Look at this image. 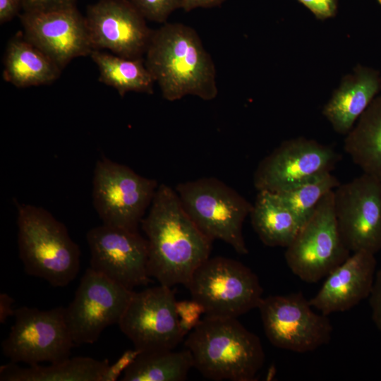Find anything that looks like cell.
<instances>
[{"label":"cell","instance_id":"1","mask_svg":"<svg viewBox=\"0 0 381 381\" xmlns=\"http://www.w3.org/2000/svg\"><path fill=\"white\" fill-rule=\"evenodd\" d=\"M140 226L148 246V273L159 284L186 286L210 258L213 241L196 226L168 185L159 184Z\"/></svg>","mask_w":381,"mask_h":381},{"label":"cell","instance_id":"2","mask_svg":"<svg viewBox=\"0 0 381 381\" xmlns=\"http://www.w3.org/2000/svg\"><path fill=\"white\" fill-rule=\"evenodd\" d=\"M145 55V65L166 100L193 95L208 101L217 96L214 63L192 27L164 23L153 31Z\"/></svg>","mask_w":381,"mask_h":381},{"label":"cell","instance_id":"3","mask_svg":"<svg viewBox=\"0 0 381 381\" xmlns=\"http://www.w3.org/2000/svg\"><path fill=\"white\" fill-rule=\"evenodd\" d=\"M185 346L193 368L213 380L253 381L265 362L260 338L236 318L205 315Z\"/></svg>","mask_w":381,"mask_h":381},{"label":"cell","instance_id":"4","mask_svg":"<svg viewBox=\"0 0 381 381\" xmlns=\"http://www.w3.org/2000/svg\"><path fill=\"white\" fill-rule=\"evenodd\" d=\"M18 246L25 272L54 287L77 277L80 250L66 226L43 207L16 202Z\"/></svg>","mask_w":381,"mask_h":381},{"label":"cell","instance_id":"5","mask_svg":"<svg viewBox=\"0 0 381 381\" xmlns=\"http://www.w3.org/2000/svg\"><path fill=\"white\" fill-rule=\"evenodd\" d=\"M175 190L186 213L205 236L225 242L240 255L248 253L243 225L253 204L247 199L214 177L180 183Z\"/></svg>","mask_w":381,"mask_h":381},{"label":"cell","instance_id":"6","mask_svg":"<svg viewBox=\"0 0 381 381\" xmlns=\"http://www.w3.org/2000/svg\"><path fill=\"white\" fill-rule=\"evenodd\" d=\"M192 298L204 307L205 315L236 318L258 308L263 289L258 277L234 259L209 258L186 286Z\"/></svg>","mask_w":381,"mask_h":381},{"label":"cell","instance_id":"7","mask_svg":"<svg viewBox=\"0 0 381 381\" xmlns=\"http://www.w3.org/2000/svg\"><path fill=\"white\" fill-rule=\"evenodd\" d=\"M158 186L156 180L103 156L94 169L92 203L102 224L138 230Z\"/></svg>","mask_w":381,"mask_h":381},{"label":"cell","instance_id":"8","mask_svg":"<svg viewBox=\"0 0 381 381\" xmlns=\"http://www.w3.org/2000/svg\"><path fill=\"white\" fill-rule=\"evenodd\" d=\"M351 253L337 226L332 190L322 198L286 248L284 258L294 275L311 284L326 277Z\"/></svg>","mask_w":381,"mask_h":381},{"label":"cell","instance_id":"9","mask_svg":"<svg viewBox=\"0 0 381 381\" xmlns=\"http://www.w3.org/2000/svg\"><path fill=\"white\" fill-rule=\"evenodd\" d=\"M15 321L1 342L5 357L29 365L55 363L71 356L75 345L68 329L65 307L49 310L22 306L15 309Z\"/></svg>","mask_w":381,"mask_h":381},{"label":"cell","instance_id":"10","mask_svg":"<svg viewBox=\"0 0 381 381\" xmlns=\"http://www.w3.org/2000/svg\"><path fill=\"white\" fill-rule=\"evenodd\" d=\"M258 308L265 334L275 347L306 353L332 339L333 327L328 315L315 312L301 292L263 297Z\"/></svg>","mask_w":381,"mask_h":381},{"label":"cell","instance_id":"11","mask_svg":"<svg viewBox=\"0 0 381 381\" xmlns=\"http://www.w3.org/2000/svg\"><path fill=\"white\" fill-rule=\"evenodd\" d=\"M133 292L88 267L65 308L74 344H94L107 327L119 324Z\"/></svg>","mask_w":381,"mask_h":381},{"label":"cell","instance_id":"12","mask_svg":"<svg viewBox=\"0 0 381 381\" xmlns=\"http://www.w3.org/2000/svg\"><path fill=\"white\" fill-rule=\"evenodd\" d=\"M334 209L341 238L351 252L381 250V180L363 173L334 190Z\"/></svg>","mask_w":381,"mask_h":381},{"label":"cell","instance_id":"13","mask_svg":"<svg viewBox=\"0 0 381 381\" xmlns=\"http://www.w3.org/2000/svg\"><path fill=\"white\" fill-rule=\"evenodd\" d=\"M341 155L332 147L303 137L283 141L258 164L253 174L258 191L282 192L330 173Z\"/></svg>","mask_w":381,"mask_h":381},{"label":"cell","instance_id":"14","mask_svg":"<svg viewBox=\"0 0 381 381\" xmlns=\"http://www.w3.org/2000/svg\"><path fill=\"white\" fill-rule=\"evenodd\" d=\"M171 288L159 284L133 292L118 325L135 348L174 349L183 340Z\"/></svg>","mask_w":381,"mask_h":381},{"label":"cell","instance_id":"15","mask_svg":"<svg viewBox=\"0 0 381 381\" xmlns=\"http://www.w3.org/2000/svg\"><path fill=\"white\" fill-rule=\"evenodd\" d=\"M86 240L94 271L131 290L150 282L147 242L138 230L102 224L90 229Z\"/></svg>","mask_w":381,"mask_h":381},{"label":"cell","instance_id":"16","mask_svg":"<svg viewBox=\"0 0 381 381\" xmlns=\"http://www.w3.org/2000/svg\"><path fill=\"white\" fill-rule=\"evenodd\" d=\"M93 49L128 59L145 54L153 31L129 0H99L85 16Z\"/></svg>","mask_w":381,"mask_h":381},{"label":"cell","instance_id":"17","mask_svg":"<svg viewBox=\"0 0 381 381\" xmlns=\"http://www.w3.org/2000/svg\"><path fill=\"white\" fill-rule=\"evenodd\" d=\"M25 37L62 70L94 50L85 17L76 6L19 15Z\"/></svg>","mask_w":381,"mask_h":381},{"label":"cell","instance_id":"18","mask_svg":"<svg viewBox=\"0 0 381 381\" xmlns=\"http://www.w3.org/2000/svg\"><path fill=\"white\" fill-rule=\"evenodd\" d=\"M375 254L365 250L352 253L327 277L310 305L329 315L344 312L368 298L375 277Z\"/></svg>","mask_w":381,"mask_h":381},{"label":"cell","instance_id":"19","mask_svg":"<svg viewBox=\"0 0 381 381\" xmlns=\"http://www.w3.org/2000/svg\"><path fill=\"white\" fill-rule=\"evenodd\" d=\"M381 90V75L371 68L358 66L346 75L325 105L322 114L334 130L346 135Z\"/></svg>","mask_w":381,"mask_h":381},{"label":"cell","instance_id":"20","mask_svg":"<svg viewBox=\"0 0 381 381\" xmlns=\"http://www.w3.org/2000/svg\"><path fill=\"white\" fill-rule=\"evenodd\" d=\"M59 66L20 32L8 42L3 78L17 87L49 85L61 72Z\"/></svg>","mask_w":381,"mask_h":381},{"label":"cell","instance_id":"21","mask_svg":"<svg viewBox=\"0 0 381 381\" xmlns=\"http://www.w3.org/2000/svg\"><path fill=\"white\" fill-rule=\"evenodd\" d=\"M109 365L107 359L87 356L68 357L64 360L20 367L9 362L0 367L1 381H103Z\"/></svg>","mask_w":381,"mask_h":381},{"label":"cell","instance_id":"22","mask_svg":"<svg viewBox=\"0 0 381 381\" xmlns=\"http://www.w3.org/2000/svg\"><path fill=\"white\" fill-rule=\"evenodd\" d=\"M253 229L270 247H288L303 224L274 193L258 191L249 214Z\"/></svg>","mask_w":381,"mask_h":381},{"label":"cell","instance_id":"23","mask_svg":"<svg viewBox=\"0 0 381 381\" xmlns=\"http://www.w3.org/2000/svg\"><path fill=\"white\" fill-rule=\"evenodd\" d=\"M344 149L363 173L381 180V95L374 98L346 134Z\"/></svg>","mask_w":381,"mask_h":381},{"label":"cell","instance_id":"24","mask_svg":"<svg viewBox=\"0 0 381 381\" xmlns=\"http://www.w3.org/2000/svg\"><path fill=\"white\" fill-rule=\"evenodd\" d=\"M90 56L97 66L99 80L115 89L121 97L129 92L153 93L155 82L143 58L128 59L97 49Z\"/></svg>","mask_w":381,"mask_h":381},{"label":"cell","instance_id":"25","mask_svg":"<svg viewBox=\"0 0 381 381\" xmlns=\"http://www.w3.org/2000/svg\"><path fill=\"white\" fill-rule=\"evenodd\" d=\"M193 361L190 351L164 349L142 351L125 370L122 381H183Z\"/></svg>","mask_w":381,"mask_h":381},{"label":"cell","instance_id":"26","mask_svg":"<svg viewBox=\"0 0 381 381\" xmlns=\"http://www.w3.org/2000/svg\"><path fill=\"white\" fill-rule=\"evenodd\" d=\"M341 183L332 172L324 174L276 193L303 224L315 207Z\"/></svg>","mask_w":381,"mask_h":381},{"label":"cell","instance_id":"27","mask_svg":"<svg viewBox=\"0 0 381 381\" xmlns=\"http://www.w3.org/2000/svg\"><path fill=\"white\" fill-rule=\"evenodd\" d=\"M133 6L145 19L165 23L176 10L182 8L183 0H129Z\"/></svg>","mask_w":381,"mask_h":381},{"label":"cell","instance_id":"28","mask_svg":"<svg viewBox=\"0 0 381 381\" xmlns=\"http://www.w3.org/2000/svg\"><path fill=\"white\" fill-rule=\"evenodd\" d=\"M176 310L183 335L187 336L200 322L205 314L203 306L195 299L176 301Z\"/></svg>","mask_w":381,"mask_h":381},{"label":"cell","instance_id":"29","mask_svg":"<svg viewBox=\"0 0 381 381\" xmlns=\"http://www.w3.org/2000/svg\"><path fill=\"white\" fill-rule=\"evenodd\" d=\"M142 351L134 347L124 351L122 355L111 365H109L103 381H116L121 374L134 362Z\"/></svg>","mask_w":381,"mask_h":381},{"label":"cell","instance_id":"30","mask_svg":"<svg viewBox=\"0 0 381 381\" xmlns=\"http://www.w3.org/2000/svg\"><path fill=\"white\" fill-rule=\"evenodd\" d=\"M309 9L316 18L325 20L334 17L337 11L338 0H297Z\"/></svg>","mask_w":381,"mask_h":381},{"label":"cell","instance_id":"31","mask_svg":"<svg viewBox=\"0 0 381 381\" xmlns=\"http://www.w3.org/2000/svg\"><path fill=\"white\" fill-rule=\"evenodd\" d=\"M77 0H23L25 12L46 11L76 6Z\"/></svg>","mask_w":381,"mask_h":381},{"label":"cell","instance_id":"32","mask_svg":"<svg viewBox=\"0 0 381 381\" xmlns=\"http://www.w3.org/2000/svg\"><path fill=\"white\" fill-rule=\"evenodd\" d=\"M368 299L372 320L376 327L381 331V269L376 272Z\"/></svg>","mask_w":381,"mask_h":381},{"label":"cell","instance_id":"33","mask_svg":"<svg viewBox=\"0 0 381 381\" xmlns=\"http://www.w3.org/2000/svg\"><path fill=\"white\" fill-rule=\"evenodd\" d=\"M23 0H0V24L11 21L20 14Z\"/></svg>","mask_w":381,"mask_h":381},{"label":"cell","instance_id":"34","mask_svg":"<svg viewBox=\"0 0 381 381\" xmlns=\"http://www.w3.org/2000/svg\"><path fill=\"white\" fill-rule=\"evenodd\" d=\"M226 0H183L182 9L186 12L198 8H214L221 6Z\"/></svg>","mask_w":381,"mask_h":381},{"label":"cell","instance_id":"35","mask_svg":"<svg viewBox=\"0 0 381 381\" xmlns=\"http://www.w3.org/2000/svg\"><path fill=\"white\" fill-rule=\"evenodd\" d=\"M14 299L6 293L0 294V323H5L8 318L14 315L12 305Z\"/></svg>","mask_w":381,"mask_h":381},{"label":"cell","instance_id":"36","mask_svg":"<svg viewBox=\"0 0 381 381\" xmlns=\"http://www.w3.org/2000/svg\"><path fill=\"white\" fill-rule=\"evenodd\" d=\"M377 1L380 4H381V0H377Z\"/></svg>","mask_w":381,"mask_h":381}]
</instances>
